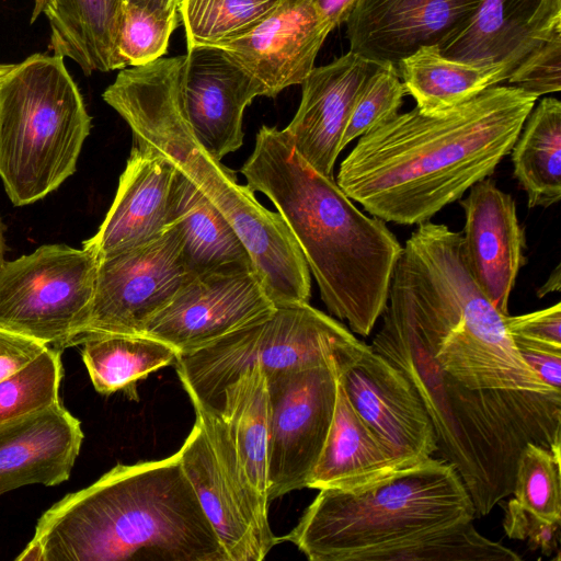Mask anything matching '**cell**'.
<instances>
[{
	"label": "cell",
	"mask_w": 561,
	"mask_h": 561,
	"mask_svg": "<svg viewBox=\"0 0 561 561\" xmlns=\"http://www.w3.org/2000/svg\"><path fill=\"white\" fill-rule=\"evenodd\" d=\"M537 99L497 84L443 112L398 113L358 138L335 181L383 221H428L494 172Z\"/></svg>",
	"instance_id": "obj_1"
},
{
	"label": "cell",
	"mask_w": 561,
	"mask_h": 561,
	"mask_svg": "<svg viewBox=\"0 0 561 561\" xmlns=\"http://www.w3.org/2000/svg\"><path fill=\"white\" fill-rule=\"evenodd\" d=\"M240 171L286 222L329 312L368 336L386 308L402 251L386 221L362 213L334 178L314 170L285 129L262 126Z\"/></svg>",
	"instance_id": "obj_2"
},
{
	"label": "cell",
	"mask_w": 561,
	"mask_h": 561,
	"mask_svg": "<svg viewBox=\"0 0 561 561\" xmlns=\"http://www.w3.org/2000/svg\"><path fill=\"white\" fill-rule=\"evenodd\" d=\"M16 561H229L179 454L117 465L38 519Z\"/></svg>",
	"instance_id": "obj_3"
},
{
	"label": "cell",
	"mask_w": 561,
	"mask_h": 561,
	"mask_svg": "<svg viewBox=\"0 0 561 561\" xmlns=\"http://www.w3.org/2000/svg\"><path fill=\"white\" fill-rule=\"evenodd\" d=\"M370 348L402 371L432 421L440 458L454 466L474 506L489 514L512 494L528 442L560 456L561 392L470 389L445 371L404 322L383 311Z\"/></svg>",
	"instance_id": "obj_4"
},
{
	"label": "cell",
	"mask_w": 561,
	"mask_h": 561,
	"mask_svg": "<svg viewBox=\"0 0 561 561\" xmlns=\"http://www.w3.org/2000/svg\"><path fill=\"white\" fill-rule=\"evenodd\" d=\"M404 322L438 365L470 389L561 392L517 351L505 317L470 274L462 234L419 225L402 247L385 310Z\"/></svg>",
	"instance_id": "obj_5"
},
{
	"label": "cell",
	"mask_w": 561,
	"mask_h": 561,
	"mask_svg": "<svg viewBox=\"0 0 561 561\" xmlns=\"http://www.w3.org/2000/svg\"><path fill=\"white\" fill-rule=\"evenodd\" d=\"M183 58L161 57L121 69L103 100L128 124L138 146L171 161L227 218L275 305L309 302L310 271L282 216L239 184L233 170L214 158L193 134L179 94Z\"/></svg>",
	"instance_id": "obj_6"
},
{
	"label": "cell",
	"mask_w": 561,
	"mask_h": 561,
	"mask_svg": "<svg viewBox=\"0 0 561 561\" xmlns=\"http://www.w3.org/2000/svg\"><path fill=\"white\" fill-rule=\"evenodd\" d=\"M319 491L296 527L278 539L311 561H382L419 538L476 517L460 476L443 458L356 490Z\"/></svg>",
	"instance_id": "obj_7"
},
{
	"label": "cell",
	"mask_w": 561,
	"mask_h": 561,
	"mask_svg": "<svg viewBox=\"0 0 561 561\" xmlns=\"http://www.w3.org/2000/svg\"><path fill=\"white\" fill-rule=\"evenodd\" d=\"M90 129L64 57L14 65L0 81V178L12 204L37 202L72 175Z\"/></svg>",
	"instance_id": "obj_8"
},
{
	"label": "cell",
	"mask_w": 561,
	"mask_h": 561,
	"mask_svg": "<svg viewBox=\"0 0 561 561\" xmlns=\"http://www.w3.org/2000/svg\"><path fill=\"white\" fill-rule=\"evenodd\" d=\"M365 346L309 302L284 304L203 348L179 355L175 366L194 409L221 416L226 391L255 367L266 377L318 366L340 373Z\"/></svg>",
	"instance_id": "obj_9"
},
{
	"label": "cell",
	"mask_w": 561,
	"mask_h": 561,
	"mask_svg": "<svg viewBox=\"0 0 561 561\" xmlns=\"http://www.w3.org/2000/svg\"><path fill=\"white\" fill-rule=\"evenodd\" d=\"M99 259L46 244L0 268V328L64 350L77 344L93 299Z\"/></svg>",
	"instance_id": "obj_10"
},
{
	"label": "cell",
	"mask_w": 561,
	"mask_h": 561,
	"mask_svg": "<svg viewBox=\"0 0 561 561\" xmlns=\"http://www.w3.org/2000/svg\"><path fill=\"white\" fill-rule=\"evenodd\" d=\"M179 458L229 561H261L278 542L240 466L226 421L195 409Z\"/></svg>",
	"instance_id": "obj_11"
},
{
	"label": "cell",
	"mask_w": 561,
	"mask_h": 561,
	"mask_svg": "<svg viewBox=\"0 0 561 561\" xmlns=\"http://www.w3.org/2000/svg\"><path fill=\"white\" fill-rule=\"evenodd\" d=\"M193 276L175 226L146 244L100 259L90 314L77 344L92 335L142 334Z\"/></svg>",
	"instance_id": "obj_12"
},
{
	"label": "cell",
	"mask_w": 561,
	"mask_h": 561,
	"mask_svg": "<svg viewBox=\"0 0 561 561\" xmlns=\"http://www.w3.org/2000/svg\"><path fill=\"white\" fill-rule=\"evenodd\" d=\"M339 370L333 366L266 377L267 501L307 488L332 422Z\"/></svg>",
	"instance_id": "obj_13"
},
{
	"label": "cell",
	"mask_w": 561,
	"mask_h": 561,
	"mask_svg": "<svg viewBox=\"0 0 561 561\" xmlns=\"http://www.w3.org/2000/svg\"><path fill=\"white\" fill-rule=\"evenodd\" d=\"M353 409L398 469L421 463L437 450L432 421L400 369L369 345L337 374Z\"/></svg>",
	"instance_id": "obj_14"
},
{
	"label": "cell",
	"mask_w": 561,
	"mask_h": 561,
	"mask_svg": "<svg viewBox=\"0 0 561 561\" xmlns=\"http://www.w3.org/2000/svg\"><path fill=\"white\" fill-rule=\"evenodd\" d=\"M255 271L193 276L146 325L144 335L179 355L203 348L275 308Z\"/></svg>",
	"instance_id": "obj_15"
},
{
	"label": "cell",
	"mask_w": 561,
	"mask_h": 561,
	"mask_svg": "<svg viewBox=\"0 0 561 561\" xmlns=\"http://www.w3.org/2000/svg\"><path fill=\"white\" fill-rule=\"evenodd\" d=\"M179 94L184 116L198 142L217 160L243 145V113L263 84L222 48H187Z\"/></svg>",
	"instance_id": "obj_16"
},
{
	"label": "cell",
	"mask_w": 561,
	"mask_h": 561,
	"mask_svg": "<svg viewBox=\"0 0 561 561\" xmlns=\"http://www.w3.org/2000/svg\"><path fill=\"white\" fill-rule=\"evenodd\" d=\"M483 0H359L346 21L350 51L377 64L399 62L467 26Z\"/></svg>",
	"instance_id": "obj_17"
},
{
	"label": "cell",
	"mask_w": 561,
	"mask_h": 561,
	"mask_svg": "<svg viewBox=\"0 0 561 561\" xmlns=\"http://www.w3.org/2000/svg\"><path fill=\"white\" fill-rule=\"evenodd\" d=\"M332 30L309 0H283L255 27L217 47L252 77L266 96L302 84Z\"/></svg>",
	"instance_id": "obj_18"
},
{
	"label": "cell",
	"mask_w": 561,
	"mask_h": 561,
	"mask_svg": "<svg viewBox=\"0 0 561 561\" xmlns=\"http://www.w3.org/2000/svg\"><path fill=\"white\" fill-rule=\"evenodd\" d=\"M178 169L163 156L134 146L114 201L96 233L83 242L98 259L146 244L174 226Z\"/></svg>",
	"instance_id": "obj_19"
},
{
	"label": "cell",
	"mask_w": 561,
	"mask_h": 561,
	"mask_svg": "<svg viewBox=\"0 0 561 561\" xmlns=\"http://www.w3.org/2000/svg\"><path fill=\"white\" fill-rule=\"evenodd\" d=\"M460 203L466 217L461 234L468 270L496 310L508 316L510 296L526 263L525 232L515 201L486 178L473 184Z\"/></svg>",
	"instance_id": "obj_20"
},
{
	"label": "cell",
	"mask_w": 561,
	"mask_h": 561,
	"mask_svg": "<svg viewBox=\"0 0 561 561\" xmlns=\"http://www.w3.org/2000/svg\"><path fill=\"white\" fill-rule=\"evenodd\" d=\"M379 64L352 51L314 67L302 82L299 107L285 129L297 152L318 172L333 176L357 93Z\"/></svg>",
	"instance_id": "obj_21"
},
{
	"label": "cell",
	"mask_w": 561,
	"mask_h": 561,
	"mask_svg": "<svg viewBox=\"0 0 561 561\" xmlns=\"http://www.w3.org/2000/svg\"><path fill=\"white\" fill-rule=\"evenodd\" d=\"M557 31L561 0H483L467 26L439 50L462 61L503 64L510 76Z\"/></svg>",
	"instance_id": "obj_22"
},
{
	"label": "cell",
	"mask_w": 561,
	"mask_h": 561,
	"mask_svg": "<svg viewBox=\"0 0 561 561\" xmlns=\"http://www.w3.org/2000/svg\"><path fill=\"white\" fill-rule=\"evenodd\" d=\"M82 439L80 421L60 401L0 422V495L27 484L67 481Z\"/></svg>",
	"instance_id": "obj_23"
},
{
	"label": "cell",
	"mask_w": 561,
	"mask_h": 561,
	"mask_svg": "<svg viewBox=\"0 0 561 561\" xmlns=\"http://www.w3.org/2000/svg\"><path fill=\"white\" fill-rule=\"evenodd\" d=\"M398 470L337 379L332 422L307 488L356 490Z\"/></svg>",
	"instance_id": "obj_24"
},
{
	"label": "cell",
	"mask_w": 561,
	"mask_h": 561,
	"mask_svg": "<svg viewBox=\"0 0 561 561\" xmlns=\"http://www.w3.org/2000/svg\"><path fill=\"white\" fill-rule=\"evenodd\" d=\"M174 226L180 234L184 261L193 275L256 272L249 250L231 224L179 170Z\"/></svg>",
	"instance_id": "obj_25"
},
{
	"label": "cell",
	"mask_w": 561,
	"mask_h": 561,
	"mask_svg": "<svg viewBox=\"0 0 561 561\" xmlns=\"http://www.w3.org/2000/svg\"><path fill=\"white\" fill-rule=\"evenodd\" d=\"M405 92L424 113L457 106L508 78L503 64L481 65L444 56L437 46H423L397 66Z\"/></svg>",
	"instance_id": "obj_26"
},
{
	"label": "cell",
	"mask_w": 561,
	"mask_h": 561,
	"mask_svg": "<svg viewBox=\"0 0 561 561\" xmlns=\"http://www.w3.org/2000/svg\"><path fill=\"white\" fill-rule=\"evenodd\" d=\"M49 48L85 76L124 69L116 54L122 0H54Z\"/></svg>",
	"instance_id": "obj_27"
},
{
	"label": "cell",
	"mask_w": 561,
	"mask_h": 561,
	"mask_svg": "<svg viewBox=\"0 0 561 561\" xmlns=\"http://www.w3.org/2000/svg\"><path fill=\"white\" fill-rule=\"evenodd\" d=\"M514 176L528 207H549L561 198V102L545 98L528 114L510 152Z\"/></svg>",
	"instance_id": "obj_28"
},
{
	"label": "cell",
	"mask_w": 561,
	"mask_h": 561,
	"mask_svg": "<svg viewBox=\"0 0 561 561\" xmlns=\"http://www.w3.org/2000/svg\"><path fill=\"white\" fill-rule=\"evenodd\" d=\"M221 417L253 492L268 507V400L266 376L260 368L251 369L226 391Z\"/></svg>",
	"instance_id": "obj_29"
},
{
	"label": "cell",
	"mask_w": 561,
	"mask_h": 561,
	"mask_svg": "<svg viewBox=\"0 0 561 561\" xmlns=\"http://www.w3.org/2000/svg\"><path fill=\"white\" fill-rule=\"evenodd\" d=\"M81 355L94 389L102 394L124 390L137 399L136 383L150 373L175 364L179 353L144 334H102L85 337Z\"/></svg>",
	"instance_id": "obj_30"
},
{
	"label": "cell",
	"mask_w": 561,
	"mask_h": 561,
	"mask_svg": "<svg viewBox=\"0 0 561 561\" xmlns=\"http://www.w3.org/2000/svg\"><path fill=\"white\" fill-rule=\"evenodd\" d=\"M283 0H180L187 48L219 46L240 37L271 14Z\"/></svg>",
	"instance_id": "obj_31"
},
{
	"label": "cell",
	"mask_w": 561,
	"mask_h": 561,
	"mask_svg": "<svg viewBox=\"0 0 561 561\" xmlns=\"http://www.w3.org/2000/svg\"><path fill=\"white\" fill-rule=\"evenodd\" d=\"M468 520L416 539L382 561H520L507 547L482 536Z\"/></svg>",
	"instance_id": "obj_32"
},
{
	"label": "cell",
	"mask_w": 561,
	"mask_h": 561,
	"mask_svg": "<svg viewBox=\"0 0 561 561\" xmlns=\"http://www.w3.org/2000/svg\"><path fill=\"white\" fill-rule=\"evenodd\" d=\"M61 377V351L48 346L34 360L0 381V422L57 403Z\"/></svg>",
	"instance_id": "obj_33"
},
{
	"label": "cell",
	"mask_w": 561,
	"mask_h": 561,
	"mask_svg": "<svg viewBox=\"0 0 561 561\" xmlns=\"http://www.w3.org/2000/svg\"><path fill=\"white\" fill-rule=\"evenodd\" d=\"M512 494L537 517L561 523L560 456L528 442L517 460Z\"/></svg>",
	"instance_id": "obj_34"
},
{
	"label": "cell",
	"mask_w": 561,
	"mask_h": 561,
	"mask_svg": "<svg viewBox=\"0 0 561 561\" xmlns=\"http://www.w3.org/2000/svg\"><path fill=\"white\" fill-rule=\"evenodd\" d=\"M178 24V15L164 18L122 0L116 54L123 67L144 66L163 57Z\"/></svg>",
	"instance_id": "obj_35"
},
{
	"label": "cell",
	"mask_w": 561,
	"mask_h": 561,
	"mask_svg": "<svg viewBox=\"0 0 561 561\" xmlns=\"http://www.w3.org/2000/svg\"><path fill=\"white\" fill-rule=\"evenodd\" d=\"M405 93L397 67L389 62L379 64L356 95L342 136V150L397 115Z\"/></svg>",
	"instance_id": "obj_36"
},
{
	"label": "cell",
	"mask_w": 561,
	"mask_h": 561,
	"mask_svg": "<svg viewBox=\"0 0 561 561\" xmlns=\"http://www.w3.org/2000/svg\"><path fill=\"white\" fill-rule=\"evenodd\" d=\"M506 82L537 98L561 89V31L533 50L508 76Z\"/></svg>",
	"instance_id": "obj_37"
},
{
	"label": "cell",
	"mask_w": 561,
	"mask_h": 561,
	"mask_svg": "<svg viewBox=\"0 0 561 561\" xmlns=\"http://www.w3.org/2000/svg\"><path fill=\"white\" fill-rule=\"evenodd\" d=\"M503 527L512 539L527 540L530 550L550 557L558 551L561 523L543 520L519 506L514 499L504 504Z\"/></svg>",
	"instance_id": "obj_38"
},
{
	"label": "cell",
	"mask_w": 561,
	"mask_h": 561,
	"mask_svg": "<svg viewBox=\"0 0 561 561\" xmlns=\"http://www.w3.org/2000/svg\"><path fill=\"white\" fill-rule=\"evenodd\" d=\"M505 323L512 336L561 346V302L522 316H506Z\"/></svg>",
	"instance_id": "obj_39"
},
{
	"label": "cell",
	"mask_w": 561,
	"mask_h": 561,
	"mask_svg": "<svg viewBox=\"0 0 561 561\" xmlns=\"http://www.w3.org/2000/svg\"><path fill=\"white\" fill-rule=\"evenodd\" d=\"M514 344L527 365L549 387L561 391V346L512 336Z\"/></svg>",
	"instance_id": "obj_40"
},
{
	"label": "cell",
	"mask_w": 561,
	"mask_h": 561,
	"mask_svg": "<svg viewBox=\"0 0 561 561\" xmlns=\"http://www.w3.org/2000/svg\"><path fill=\"white\" fill-rule=\"evenodd\" d=\"M47 347L37 340L0 328V381L34 360Z\"/></svg>",
	"instance_id": "obj_41"
},
{
	"label": "cell",
	"mask_w": 561,
	"mask_h": 561,
	"mask_svg": "<svg viewBox=\"0 0 561 561\" xmlns=\"http://www.w3.org/2000/svg\"><path fill=\"white\" fill-rule=\"evenodd\" d=\"M331 30L346 23L359 0H309Z\"/></svg>",
	"instance_id": "obj_42"
},
{
	"label": "cell",
	"mask_w": 561,
	"mask_h": 561,
	"mask_svg": "<svg viewBox=\"0 0 561 561\" xmlns=\"http://www.w3.org/2000/svg\"><path fill=\"white\" fill-rule=\"evenodd\" d=\"M150 12L164 18L178 15L180 0H131Z\"/></svg>",
	"instance_id": "obj_43"
},
{
	"label": "cell",
	"mask_w": 561,
	"mask_h": 561,
	"mask_svg": "<svg viewBox=\"0 0 561 561\" xmlns=\"http://www.w3.org/2000/svg\"><path fill=\"white\" fill-rule=\"evenodd\" d=\"M560 277V265H558L552 272V274L549 276L547 282L541 286V288L537 290L538 297L546 296L551 291H559L561 285Z\"/></svg>",
	"instance_id": "obj_44"
},
{
	"label": "cell",
	"mask_w": 561,
	"mask_h": 561,
	"mask_svg": "<svg viewBox=\"0 0 561 561\" xmlns=\"http://www.w3.org/2000/svg\"><path fill=\"white\" fill-rule=\"evenodd\" d=\"M54 0H34V9L31 15V23H34L41 14L47 18L54 12Z\"/></svg>",
	"instance_id": "obj_45"
},
{
	"label": "cell",
	"mask_w": 561,
	"mask_h": 561,
	"mask_svg": "<svg viewBox=\"0 0 561 561\" xmlns=\"http://www.w3.org/2000/svg\"><path fill=\"white\" fill-rule=\"evenodd\" d=\"M4 250H5V242H4V236H3V226L2 221L0 219V268L5 262L4 260Z\"/></svg>",
	"instance_id": "obj_46"
},
{
	"label": "cell",
	"mask_w": 561,
	"mask_h": 561,
	"mask_svg": "<svg viewBox=\"0 0 561 561\" xmlns=\"http://www.w3.org/2000/svg\"><path fill=\"white\" fill-rule=\"evenodd\" d=\"M13 64H0V81L13 68Z\"/></svg>",
	"instance_id": "obj_47"
}]
</instances>
